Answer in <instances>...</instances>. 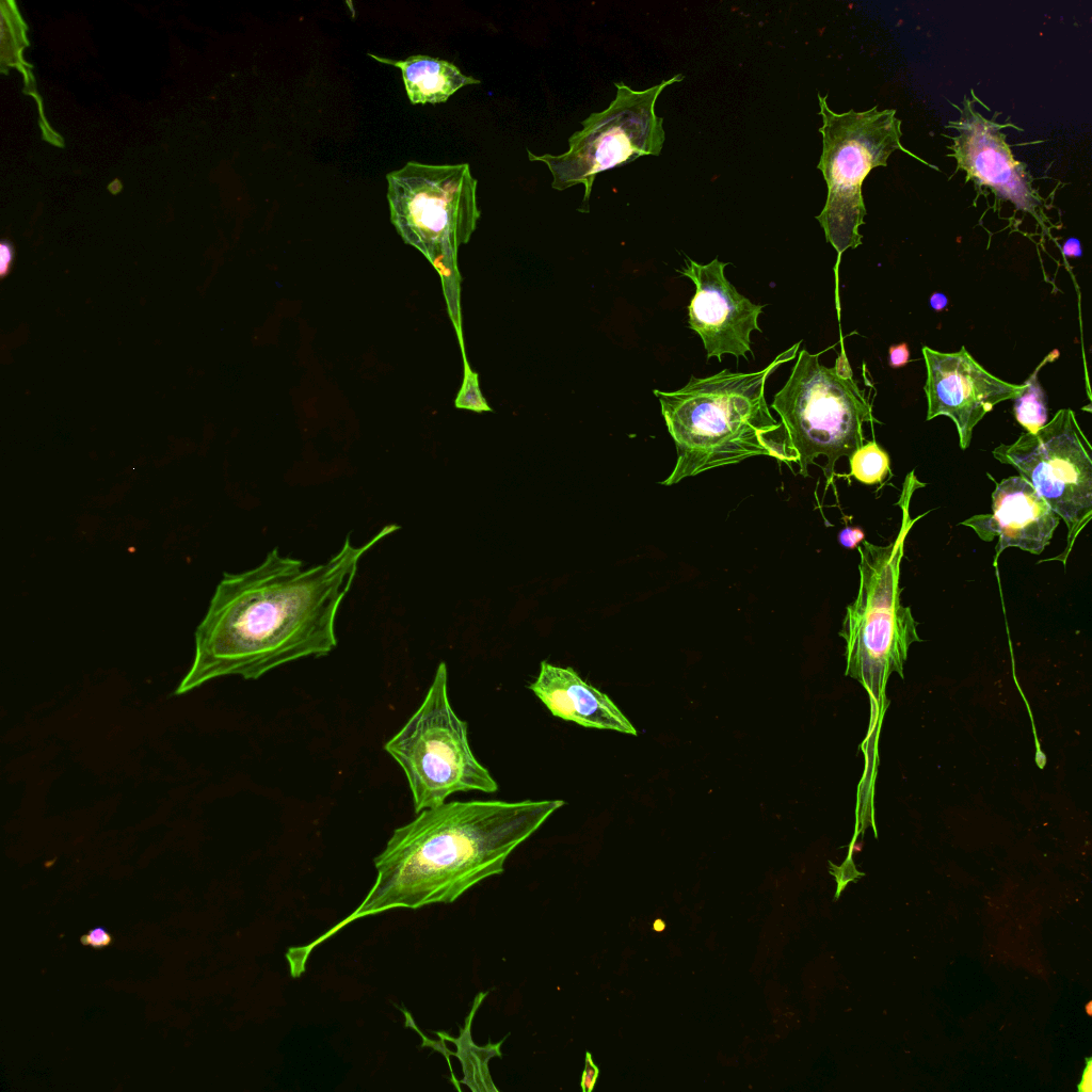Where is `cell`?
Wrapping results in <instances>:
<instances>
[{
    "label": "cell",
    "instance_id": "603a6c76",
    "mask_svg": "<svg viewBox=\"0 0 1092 1092\" xmlns=\"http://www.w3.org/2000/svg\"><path fill=\"white\" fill-rule=\"evenodd\" d=\"M599 1069L594 1063L591 1053H585V1064L582 1072L580 1086L583 1092H591L598 1079Z\"/></svg>",
    "mask_w": 1092,
    "mask_h": 1092
},
{
    "label": "cell",
    "instance_id": "ac0fdd59",
    "mask_svg": "<svg viewBox=\"0 0 1092 1092\" xmlns=\"http://www.w3.org/2000/svg\"><path fill=\"white\" fill-rule=\"evenodd\" d=\"M1058 356V350L1051 351L1026 380L1022 394L1014 399V417L1028 433H1035L1047 422L1046 396L1039 383L1038 373L1046 363L1053 362Z\"/></svg>",
    "mask_w": 1092,
    "mask_h": 1092
},
{
    "label": "cell",
    "instance_id": "8fae6325",
    "mask_svg": "<svg viewBox=\"0 0 1092 1092\" xmlns=\"http://www.w3.org/2000/svg\"><path fill=\"white\" fill-rule=\"evenodd\" d=\"M973 98L964 97L959 110L958 121L949 122L948 127L956 130L950 136L952 144L949 157L957 162V171L966 173V181H973L976 188L987 187L999 200H1008L1015 210L1030 214L1043 227L1048 221L1044 212V199L1032 186V177L1026 164L1014 159L1010 145L1006 142V127H1014L1011 123H998L995 112L992 118L985 117L976 109L977 96L971 90Z\"/></svg>",
    "mask_w": 1092,
    "mask_h": 1092
},
{
    "label": "cell",
    "instance_id": "d6986e66",
    "mask_svg": "<svg viewBox=\"0 0 1092 1092\" xmlns=\"http://www.w3.org/2000/svg\"><path fill=\"white\" fill-rule=\"evenodd\" d=\"M850 476L865 484L883 482L890 473L888 454L874 441H868L849 457Z\"/></svg>",
    "mask_w": 1092,
    "mask_h": 1092
},
{
    "label": "cell",
    "instance_id": "9a60e30c",
    "mask_svg": "<svg viewBox=\"0 0 1092 1092\" xmlns=\"http://www.w3.org/2000/svg\"><path fill=\"white\" fill-rule=\"evenodd\" d=\"M529 689L555 717L589 728L637 735L636 727L614 702L572 668L542 661Z\"/></svg>",
    "mask_w": 1092,
    "mask_h": 1092
},
{
    "label": "cell",
    "instance_id": "e0dca14e",
    "mask_svg": "<svg viewBox=\"0 0 1092 1092\" xmlns=\"http://www.w3.org/2000/svg\"><path fill=\"white\" fill-rule=\"evenodd\" d=\"M486 995L487 993H479L475 998L472 1009L457 1039L445 1033H438L456 1045L457 1051L449 1054L455 1055L463 1065L465 1078L460 1080V1082L467 1085L472 1091H498L491 1079L487 1062L494 1056H501L500 1045L502 1041L497 1044L489 1043L487 1046L480 1047L473 1044L470 1034L473 1015Z\"/></svg>",
    "mask_w": 1092,
    "mask_h": 1092
},
{
    "label": "cell",
    "instance_id": "2e32d148",
    "mask_svg": "<svg viewBox=\"0 0 1092 1092\" xmlns=\"http://www.w3.org/2000/svg\"><path fill=\"white\" fill-rule=\"evenodd\" d=\"M371 58L400 68L407 97L413 105L440 103L457 90L479 84L480 80L466 76L452 63L429 55H412L401 61Z\"/></svg>",
    "mask_w": 1092,
    "mask_h": 1092
},
{
    "label": "cell",
    "instance_id": "d4e9b609",
    "mask_svg": "<svg viewBox=\"0 0 1092 1092\" xmlns=\"http://www.w3.org/2000/svg\"><path fill=\"white\" fill-rule=\"evenodd\" d=\"M910 359V351L905 342L893 344L888 350V364L892 368L905 366Z\"/></svg>",
    "mask_w": 1092,
    "mask_h": 1092
},
{
    "label": "cell",
    "instance_id": "7c38bea8",
    "mask_svg": "<svg viewBox=\"0 0 1092 1092\" xmlns=\"http://www.w3.org/2000/svg\"><path fill=\"white\" fill-rule=\"evenodd\" d=\"M927 368V420L947 416L954 423L961 449L971 440L978 422L998 403L1017 398L1024 384H1012L985 370L964 347L944 353L922 348Z\"/></svg>",
    "mask_w": 1092,
    "mask_h": 1092
},
{
    "label": "cell",
    "instance_id": "52a82bcc",
    "mask_svg": "<svg viewBox=\"0 0 1092 1092\" xmlns=\"http://www.w3.org/2000/svg\"><path fill=\"white\" fill-rule=\"evenodd\" d=\"M390 221L403 241L422 253L452 293L456 254L477 228V179L467 163L410 161L386 176Z\"/></svg>",
    "mask_w": 1092,
    "mask_h": 1092
},
{
    "label": "cell",
    "instance_id": "9c48e42d",
    "mask_svg": "<svg viewBox=\"0 0 1092 1092\" xmlns=\"http://www.w3.org/2000/svg\"><path fill=\"white\" fill-rule=\"evenodd\" d=\"M682 79L684 76L678 74L643 91L615 82L614 99L608 108L590 114L581 122L582 128L568 139V150L541 156L527 150L529 160L548 167L551 187L557 191L582 184V205L587 206L599 173L642 156L660 155L665 132L663 118L655 112L656 101L667 86Z\"/></svg>",
    "mask_w": 1092,
    "mask_h": 1092
},
{
    "label": "cell",
    "instance_id": "ffe728a7",
    "mask_svg": "<svg viewBox=\"0 0 1092 1092\" xmlns=\"http://www.w3.org/2000/svg\"><path fill=\"white\" fill-rule=\"evenodd\" d=\"M454 404L457 408H465L477 413L492 411L480 390L478 373L470 368L466 359H464L463 383Z\"/></svg>",
    "mask_w": 1092,
    "mask_h": 1092
},
{
    "label": "cell",
    "instance_id": "cb8c5ba5",
    "mask_svg": "<svg viewBox=\"0 0 1092 1092\" xmlns=\"http://www.w3.org/2000/svg\"><path fill=\"white\" fill-rule=\"evenodd\" d=\"M865 539V533L860 527L848 526L838 533L839 544L848 549L856 548Z\"/></svg>",
    "mask_w": 1092,
    "mask_h": 1092
},
{
    "label": "cell",
    "instance_id": "7a4b0ae2",
    "mask_svg": "<svg viewBox=\"0 0 1092 1092\" xmlns=\"http://www.w3.org/2000/svg\"><path fill=\"white\" fill-rule=\"evenodd\" d=\"M563 805L562 800L452 801L418 813L392 832L374 858L376 878L358 906L311 943L290 948V968L303 973L316 947L358 918L454 902L502 873L511 853Z\"/></svg>",
    "mask_w": 1092,
    "mask_h": 1092
},
{
    "label": "cell",
    "instance_id": "277c9868",
    "mask_svg": "<svg viewBox=\"0 0 1092 1092\" xmlns=\"http://www.w3.org/2000/svg\"><path fill=\"white\" fill-rule=\"evenodd\" d=\"M914 471L903 483L898 505L901 527L887 545L863 541L860 553V584L856 597L846 608L839 636L845 641V675L856 680L868 693L876 710L885 702V689L896 673L903 678L911 645L922 640L912 610L900 601V565L904 543L916 518L910 516V502L921 487Z\"/></svg>",
    "mask_w": 1092,
    "mask_h": 1092
},
{
    "label": "cell",
    "instance_id": "5b68a950",
    "mask_svg": "<svg viewBox=\"0 0 1092 1092\" xmlns=\"http://www.w3.org/2000/svg\"><path fill=\"white\" fill-rule=\"evenodd\" d=\"M820 354L806 349L799 352L787 382L770 405L780 421L761 439L769 456L796 464L803 477L817 457L825 456L829 484L838 459L850 457L864 445L863 424L878 420L853 379L845 351L832 368L820 364Z\"/></svg>",
    "mask_w": 1092,
    "mask_h": 1092
},
{
    "label": "cell",
    "instance_id": "484cf974",
    "mask_svg": "<svg viewBox=\"0 0 1092 1092\" xmlns=\"http://www.w3.org/2000/svg\"><path fill=\"white\" fill-rule=\"evenodd\" d=\"M13 260V248L9 242H2L0 245V271L2 275H5Z\"/></svg>",
    "mask_w": 1092,
    "mask_h": 1092
},
{
    "label": "cell",
    "instance_id": "ba28073f",
    "mask_svg": "<svg viewBox=\"0 0 1092 1092\" xmlns=\"http://www.w3.org/2000/svg\"><path fill=\"white\" fill-rule=\"evenodd\" d=\"M384 750L403 770L416 814L444 804L456 792L498 789L470 749L466 722L450 704L445 662L438 664L420 706Z\"/></svg>",
    "mask_w": 1092,
    "mask_h": 1092
},
{
    "label": "cell",
    "instance_id": "7402d4cb",
    "mask_svg": "<svg viewBox=\"0 0 1092 1092\" xmlns=\"http://www.w3.org/2000/svg\"><path fill=\"white\" fill-rule=\"evenodd\" d=\"M80 942L84 946L101 949L108 947L112 943V936L106 929L98 927L83 934L80 937Z\"/></svg>",
    "mask_w": 1092,
    "mask_h": 1092
},
{
    "label": "cell",
    "instance_id": "f1b7e54d",
    "mask_svg": "<svg viewBox=\"0 0 1092 1092\" xmlns=\"http://www.w3.org/2000/svg\"><path fill=\"white\" fill-rule=\"evenodd\" d=\"M948 304L947 296L942 292H934L930 298V306L936 310H943Z\"/></svg>",
    "mask_w": 1092,
    "mask_h": 1092
},
{
    "label": "cell",
    "instance_id": "f546056e",
    "mask_svg": "<svg viewBox=\"0 0 1092 1092\" xmlns=\"http://www.w3.org/2000/svg\"><path fill=\"white\" fill-rule=\"evenodd\" d=\"M1090 1006H1091V1002H1088V1005H1087V1011H1088V1014H1089V1015H1091V1010H1090V1008H1091V1007H1090Z\"/></svg>",
    "mask_w": 1092,
    "mask_h": 1092
},
{
    "label": "cell",
    "instance_id": "44dd1931",
    "mask_svg": "<svg viewBox=\"0 0 1092 1092\" xmlns=\"http://www.w3.org/2000/svg\"><path fill=\"white\" fill-rule=\"evenodd\" d=\"M830 873L834 876L835 881L837 883L834 900H837L839 898L840 894L850 882H856L860 877L864 876L863 872H858L856 870L851 860V855L848 856V858L840 867L831 864Z\"/></svg>",
    "mask_w": 1092,
    "mask_h": 1092
},
{
    "label": "cell",
    "instance_id": "83f0119b",
    "mask_svg": "<svg viewBox=\"0 0 1092 1092\" xmlns=\"http://www.w3.org/2000/svg\"><path fill=\"white\" fill-rule=\"evenodd\" d=\"M1062 253L1067 257H1080L1082 251L1079 240L1077 238L1067 239L1062 245Z\"/></svg>",
    "mask_w": 1092,
    "mask_h": 1092
},
{
    "label": "cell",
    "instance_id": "8992f818",
    "mask_svg": "<svg viewBox=\"0 0 1092 1092\" xmlns=\"http://www.w3.org/2000/svg\"><path fill=\"white\" fill-rule=\"evenodd\" d=\"M822 126V152L817 168L828 187L823 209L816 216L829 242L837 252L836 269L847 248L862 244L860 226L867 213L862 186L878 166H886L893 152L901 150L922 161L901 143V121L895 109H853L836 113L828 95L818 93Z\"/></svg>",
    "mask_w": 1092,
    "mask_h": 1092
},
{
    "label": "cell",
    "instance_id": "6da1fadb",
    "mask_svg": "<svg viewBox=\"0 0 1092 1092\" xmlns=\"http://www.w3.org/2000/svg\"><path fill=\"white\" fill-rule=\"evenodd\" d=\"M397 529L387 525L362 545L348 536L316 565L275 547L257 566L225 573L196 628L191 668L174 693L222 676L257 679L285 663L330 654L338 642L337 614L360 560Z\"/></svg>",
    "mask_w": 1092,
    "mask_h": 1092
},
{
    "label": "cell",
    "instance_id": "4316f807",
    "mask_svg": "<svg viewBox=\"0 0 1092 1092\" xmlns=\"http://www.w3.org/2000/svg\"><path fill=\"white\" fill-rule=\"evenodd\" d=\"M1079 1092H1091L1092 1090V1058H1086V1067L1082 1072L1081 1080L1077 1087Z\"/></svg>",
    "mask_w": 1092,
    "mask_h": 1092
},
{
    "label": "cell",
    "instance_id": "3957f363",
    "mask_svg": "<svg viewBox=\"0 0 1092 1092\" xmlns=\"http://www.w3.org/2000/svg\"><path fill=\"white\" fill-rule=\"evenodd\" d=\"M800 344L758 371L723 369L705 378L691 376L674 391L654 390L677 452L675 466L661 484L670 486L710 469L769 456L761 437L776 428L777 420L766 401V383L797 356Z\"/></svg>",
    "mask_w": 1092,
    "mask_h": 1092
},
{
    "label": "cell",
    "instance_id": "5bb4252c",
    "mask_svg": "<svg viewBox=\"0 0 1092 1092\" xmlns=\"http://www.w3.org/2000/svg\"><path fill=\"white\" fill-rule=\"evenodd\" d=\"M1060 517L1035 488L1021 476L996 484L992 513L974 515L961 523L973 528L982 541L998 537L995 560L1010 547L1041 555L1050 543Z\"/></svg>",
    "mask_w": 1092,
    "mask_h": 1092
},
{
    "label": "cell",
    "instance_id": "4fadbf2b",
    "mask_svg": "<svg viewBox=\"0 0 1092 1092\" xmlns=\"http://www.w3.org/2000/svg\"><path fill=\"white\" fill-rule=\"evenodd\" d=\"M728 264L718 258L701 264L687 256L679 270L695 286L688 306V325L701 337L707 359L716 357L719 362L724 354L748 359V353L753 355L751 333L762 332L758 317L764 305L738 292L725 277Z\"/></svg>",
    "mask_w": 1092,
    "mask_h": 1092
},
{
    "label": "cell",
    "instance_id": "30bf717a",
    "mask_svg": "<svg viewBox=\"0 0 1092 1092\" xmlns=\"http://www.w3.org/2000/svg\"><path fill=\"white\" fill-rule=\"evenodd\" d=\"M1092 448L1075 413L1062 408L1035 433H1023L993 455L1013 466L1064 521L1066 546L1051 560L1066 564L1073 546L1092 517Z\"/></svg>",
    "mask_w": 1092,
    "mask_h": 1092
}]
</instances>
